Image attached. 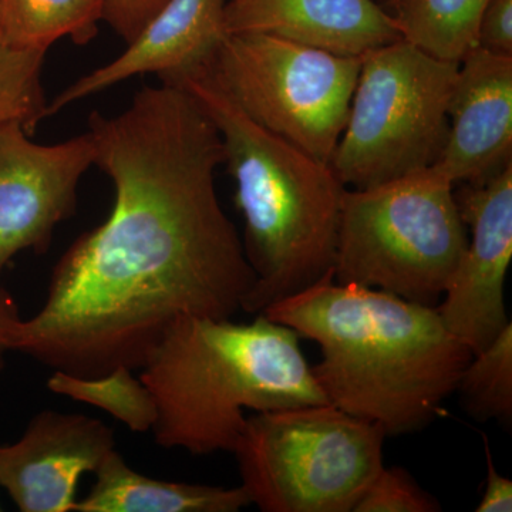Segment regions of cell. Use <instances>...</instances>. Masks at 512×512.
Here are the masks:
<instances>
[{"mask_svg": "<svg viewBox=\"0 0 512 512\" xmlns=\"http://www.w3.org/2000/svg\"><path fill=\"white\" fill-rule=\"evenodd\" d=\"M89 133L113 207L57 261L12 340V352L86 377L141 369L175 320L231 319L255 284L215 188L220 133L187 90L144 87L116 116L94 111Z\"/></svg>", "mask_w": 512, "mask_h": 512, "instance_id": "cell-1", "label": "cell"}, {"mask_svg": "<svg viewBox=\"0 0 512 512\" xmlns=\"http://www.w3.org/2000/svg\"><path fill=\"white\" fill-rule=\"evenodd\" d=\"M259 315L318 343L312 373L328 402L386 436L429 426L473 357L436 306L332 275Z\"/></svg>", "mask_w": 512, "mask_h": 512, "instance_id": "cell-2", "label": "cell"}, {"mask_svg": "<svg viewBox=\"0 0 512 512\" xmlns=\"http://www.w3.org/2000/svg\"><path fill=\"white\" fill-rule=\"evenodd\" d=\"M160 80L187 90L220 133L255 274L242 311L259 315L333 276L346 187L330 164L249 119L202 67Z\"/></svg>", "mask_w": 512, "mask_h": 512, "instance_id": "cell-3", "label": "cell"}, {"mask_svg": "<svg viewBox=\"0 0 512 512\" xmlns=\"http://www.w3.org/2000/svg\"><path fill=\"white\" fill-rule=\"evenodd\" d=\"M295 330L256 315L251 323L181 316L141 367L157 406L158 446L195 456L234 453L245 409L329 403Z\"/></svg>", "mask_w": 512, "mask_h": 512, "instance_id": "cell-4", "label": "cell"}, {"mask_svg": "<svg viewBox=\"0 0 512 512\" xmlns=\"http://www.w3.org/2000/svg\"><path fill=\"white\" fill-rule=\"evenodd\" d=\"M453 188L431 167L369 188H346L333 281L439 305L468 244Z\"/></svg>", "mask_w": 512, "mask_h": 512, "instance_id": "cell-5", "label": "cell"}, {"mask_svg": "<svg viewBox=\"0 0 512 512\" xmlns=\"http://www.w3.org/2000/svg\"><path fill=\"white\" fill-rule=\"evenodd\" d=\"M386 434L330 403L247 417L234 454L265 512H353L383 467Z\"/></svg>", "mask_w": 512, "mask_h": 512, "instance_id": "cell-6", "label": "cell"}, {"mask_svg": "<svg viewBox=\"0 0 512 512\" xmlns=\"http://www.w3.org/2000/svg\"><path fill=\"white\" fill-rule=\"evenodd\" d=\"M458 66L404 39L360 57L348 120L329 163L340 183L369 188L436 163Z\"/></svg>", "mask_w": 512, "mask_h": 512, "instance_id": "cell-7", "label": "cell"}, {"mask_svg": "<svg viewBox=\"0 0 512 512\" xmlns=\"http://www.w3.org/2000/svg\"><path fill=\"white\" fill-rule=\"evenodd\" d=\"M202 69L249 119L330 163L348 120L360 57L265 33H231Z\"/></svg>", "mask_w": 512, "mask_h": 512, "instance_id": "cell-8", "label": "cell"}, {"mask_svg": "<svg viewBox=\"0 0 512 512\" xmlns=\"http://www.w3.org/2000/svg\"><path fill=\"white\" fill-rule=\"evenodd\" d=\"M94 161L89 131L43 146L18 121L0 124V276L20 252L50 248L57 225L74 214L80 180Z\"/></svg>", "mask_w": 512, "mask_h": 512, "instance_id": "cell-9", "label": "cell"}, {"mask_svg": "<svg viewBox=\"0 0 512 512\" xmlns=\"http://www.w3.org/2000/svg\"><path fill=\"white\" fill-rule=\"evenodd\" d=\"M454 194L471 237L436 308L448 330L476 355L510 323L505 279L512 259V163Z\"/></svg>", "mask_w": 512, "mask_h": 512, "instance_id": "cell-10", "label": "cell"}, {"mask_svg": "<svg viewBox=\"0 0 512 512\" xmlns=\"http://www.w3.org/2000/svg\"><path fill=\"white\" fill-rule=\"evenodd\" d=\"M114 448L103 421L43 410L16 443L0 447V487L22 512H74L80 478Z\"/></svg>", "mask_w": 512, "mask_h": 512, "instance_id": "cell-11", "label": "cell"}, {"mask_svg": "<svg viewBox=\"0 0 512 512\" xmlns=\"http://www.w3.org/2000/svg\"><path fill=\"white\" fill-rule=\"evenodd\" d=\"M512 163V56L476 46L458 66L446 144L434 171L451 184H483Z\"/></svg>", "mask_w": 512, "mask_h": 512, "instance_id": "cell-12", "label": "cell"}, {"mask_svg": "<svg viewBox=\"0 0 512 512\" xmlns=\"http://www.w3.org/2000/svg\"><path fill=\"white\" fill-rule=\"evenodd\" d=\"M228 0H165L127 49L111 62L84 74L47 103V117L70 104L141 74L161 77L207 66L227 36Z\"/></svg>", "mask_w": 512, "mask_h": 512, "instance_id": "cell-13", "label": "cell"}, {"mask_svg": "<svg viewBox=\"0 0 512 512\" xmlns=\"http://www.w3.org/2000/svg\"><path fill=\"white\" fill-rule=\"evenodd\" d=\"M225 32L265 33L342 56L362 57L402 39L373 0H228Z\"/></svg>", "mask_w": 512, "mask_h": 512, "instance_id": "cell-14", "label": "cell"}, {"mask_svg": "<svg viewBox=\"0 0 512 512\" xmlns=\"http://www.w3.org/2000/svg\"><path fill=\"white\" fill-rule=\"evenodd\" d=\"M94 476L92 490L77 500L74 512H238L252 505L242 485L222 488L144 476L116 448Z\"/></svg>", "mask_w": 512, "mask_h": 512, "instance_id": "cell-15", "label": "cell"}, {"mask_svg": "<svg viewBox=\"0 0 512 512\" xmlns=\"http://www.w3.org/2000/svg\"><path fill=\"white\" fill-rule=\"evenodd\" d=\"M106 0H0V37L19 50L47 52L69 37L87 45L99 32Z\"/></svg>", "mask_w": 512, "mask_h": 512, "instance_id": "cell-16", "label": "cell"}, {"mask_svg": "<svg viewBox=\"0 0 512 512\" xmlns=\"http://www.w3.org/2000/svg\"><path fill=\"white\" fill-rule=\"evenodd\" d=\"M389 12L402 39L437 59L458 62L478 46L488 0H393Z\"/></svg>", "mask_w": 512, "mask_h": 512, "instance_id": "cell-17", "label": "cell"}, {"mask_svg": "<svg viewBox=\"0 0 512 512\" xmlns=\"http://www.w3.org/2000/svg\"><path fill=\"white\" fill-rule=\"evenodd\" d=\"M47 389L109 413L134 433L153 430L157 421L153 394L141 377L134 375V370L126 366L90 377L53 370L47 380Z\"/></svg>", "mask_w": 512, "mask_h": 512, "instance_id": "cell-18", "label": "cell"}, {"mask_svg": "<svg viewBox=\"0 0 512 512\" xmlns=\"http://www.w3.org/2000/svg\"><path fill=\"white\" fill-rule=\"evenodd\" d=\"M456 392L464 407L477 420L512 417V325L511 322L487 346L471 357L458 380Z\"/></svg>", "mask_w": 512, "mask_h": 512, "instance_id": "cell-19", "label": "cell"}, {"mask_svg": "<svg viewBox=\"0 0 512 512\" xmlns=\"http://www.w3.org/2000/svg\"><path fill=\"white\" fill-rule=\"evenodd\" d=\"M47 52L13 49L0 37V124L18 121L32 136L46 119L42 69Z\"/></svg>", "mask_w": 512, "mask_h": 512, "instance_id": "cell-20", "label": "cell"}, {"mask_svg": "<svg viewBox=\"0 0 512 512\" xmlns=\"http://www.w3.org/2000/svg\"><path fill=\"white\" fill-rule=\"evenodd\" d=\"M440 504L404 468L382 467L353 512H437Z\"/></svg>", "mask_w": 512, "mask_h": 512, "instance_id": "cell-21", "label": "cell"}, {"mask_svg": "<svg viewBox=\"0 0 512 512\" xmlns=\"http://www.w3.org/2000/svg\"><path fill=\"white\" fill-rule=\"evenodd\" d=\"M478 46L512 56V0H488L478 23Z\"/></svg>", "mask_w": 512, "mask_h": 512, "instance_id": "cell-22", "label": "cell"}, {"mask_svg": "<svg viewBox=\"0 0 512 512\" xmlns=\"http://www.w3.org/2000/svg\"><path fill=\"white\" fill-rule=\"evenodd\" d=\"M164 3L165 0H106L103 20L128 43Z\"/></svg>", "mask_w": 512, "mask_h": 512, "instance_id": "cell-23", "label": "cell"}, {"mask_svg": "<svg viewBox=\"0 0 512 512\" xmlns=\"http://www.w3.org/2000/svg\"><path fill=\"white\" fill-rule=\"evenodd\" d=\"M485 443V457H487V480L485 490L480 503L476 507L477 512H511L512 511V481L501 476L491 457L487 440Z\"/></svg>", "mask_w": 512, "mask_h": 512, "instance_id": "cell-24", "label": "cell"}, {"mask_svg": "<svg viewBox=\"0 0 512 512\" xmlns=\"http://www.w3.org/2000/svg\"><path fill=\"white\" fill-rule=\"evenodd\" d=\"M20 320L18 305L5 289L0 288V373L5 369L6 356L12 352L13 333Z\"/></svg>", "mask_w": 512, "mask_h": 512, "instance_id": "cell-25", "label": "cell"}, {"mask_svg": "<svg viewBox=\"0 0 512 512\" xmlns=\"http://www.w3.org/2000/svg\"><path fill=\"white\" fill-rule=\"evenodd\" d=\"M0 511H2V507H0Z\"/></svg>", "mask_w": 512, "mask_h": 512, "instance_id": "cell-26", "label": "cell"}]
</instances>
